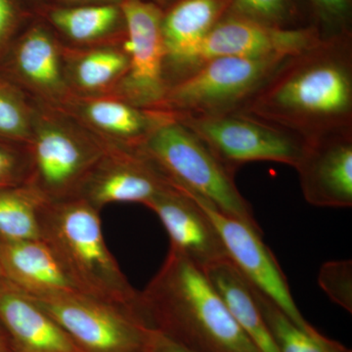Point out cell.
<instances>
[{
	"label": "cell",
	"mask_w": 352,
	"mask_h": 352,
	"mask_svg": "<svg viewBox=\"0 0 352 352\" xmlns=\"http://www.w3.org/2000/svg\"><path fill=\"white\" fill-rule=\"evenodd\" d=\"M239 112L305 139L352 127V34L287 58Z\"/></svg>",
	"instance_id": "6da1fadb"
},
{
	"label": "cell",
	"mask_w": 352,
	"mask_h": 352,
	"mask_svg": "<svg viewBox=\"0 0 352 352\" xmlns=\"http://www.w3.org/2000/svg\"><path fill=\"white\" fill-rule=\"evenodd\" d=\"M138 311L148 327L192 352H261L205 272L170 250L139 292Z\"/></svg>",
	"instance_id": "7a4b0ae2"
},
{
	"label": "cell",
	"mask_w": 352,
	"mask_h": 352,
	"mask_svg": "<svg viewBox=\"0 0 352 352\" xmlns=\"http://www.w3.org/2000/svg\"><path fill=\"white\" fill-rule=\"evenodd\" d=\"M99 212L82 198L45 201L41 212V239L83 294L138 312L139 292L108 249Z\"/></svg>",
	"instance_id": "3957f363"
},
{
	"label": "cell",
	"mask_w": 352,
	"mask_h": 352,
	"mask_svg": "<svg viewBox=\"0 0 352 352\" xmlns=\"http://www.w3.org/2000/svg\"><path fill=\"white\" fill-rule=\"evenodd\" d=\"M135 151L170 186L201 197L223 214L261 231L252 206L236 186L233 173L175 116L157 127Z\"/></svg>",
	"instance_id": "277c9868"
},
{
	"label": "cell",
	"mask_w": 352,
	"mask_h": 352,
	"mask_svg": "<svg viewBox=\"0 0 352 352\" xmlns=\"http://www.w3.org/2000/svg\"><path fill=\"white\" fill-rule=\"evenodd\" d=\"M27 184L47 201L76 198L109 146L60 107L36 102Z\"/></svg>",
	"instance_id": "5b68a950"
},
{
	"label": "cell",
	"mask_w": 352,
	"mask_h": 352,
	"mask_svg": "<svg viewBox=\"0 0 352 352\" xmlns=\"http://www.w3.org/2000/svg\"><path fill=\"white\" fill-rule=\"evenodd\" d=\"M287 58L206 60L168 88L159 110L175 117H210L238 112Z\"/></svg>",
	"instance_id": "8992f818"
},
{
	"label": "cell",
	"mask_w": 352,
	"mask_h": 352,
	"mask_svg": "<svg viewBox=\"0 0 352 352\" xmlns=\"http://www.w3.org/2000/svg\"><path fill=\"white\" fill-rule=\"evenodd\" d=\"M207 145L233 175L243 164L274 162L296 168L305 139L243 112L210 117H175Z\"/></svg>",
	"instance_id": "52a82bcc"
},
{
	"label": "cell",
	"mask_w": 352,
	"mask_h": 352,
	"mask_svg": "<svg viewBox=\"0 0 352 352\" xmlns=\"http://www.w3.org/2000/svg\"><path fill=\"white\" fill-rule=\"evenodd\" d=\"M30 298L82 352H147L150 327L131 308L82 293Z\"/></svg>",
	"instance_id": "ba28073f"
},
{
	"label": "cell",
	"mask_w": 352,
	"mask_h": 352,
	"mask_svg": "<svg viewBox=\"0 0 352 352\" xmlns=\"http://www.w3.org/2000/svg\"><path fill=\"white\" fill-rule=\"evenodd\" d=\"M120 7L126 20L124 45L129 67L112 95L139 107L159 110L168 89L164 72L163 9L149 0H122Z\"/></svg>",
	"instance_id": "9c48e42d"
},
{
	"label": "cell",
	"mask_w": 352,
	"mask_h": 352,
	"mask_svg": "<svg viewBox=\"0 0 352 352\" xmlns=\"http://www.w3.org/2000/svg\"><path fill=\"white\" fill-rule=\"evenodd\" d=\"M185 193V192H184ZM219 232L229 261L254 289L274 302L298 328L315 332L296 307L287 278L270 248L264 244L263 231L220 212L201 197L192 195Z\"/></svg>",
	"instance_id": "30bf717a"
},
{
	"label": "cell",
	"mask_w": 352,
	"mask_h": 352,
	"mask_svg": "<svg viewBox=\"0 0 352 352\" xmlns=\"http://www.w3.org/2000/svg\"><path fill=\"white\" fill-rule=\"evenodd\" d=\"M0 75L36 103L62 107L71 97L64 75L63 44L43 21L18 34L0 59Z\"/></svg>",
	"instance_id": "8fae6325"
},
{
	"label": "cell",
	"mask_w": 352,
	"mask_h": 352,
	"mask_svg": "<svg viewBox=\"0 0 352 352\" xmlns=\"http://www.w3.org/2000/svg\"><path fill=\"white\" fill-rule=\"evenodd\" d=\"M321 39L320 32L312 24L279 29L226 13L201 41L186 75L212 58L291 57Z\"/></svg>",
	"instance_id": "7c38bea8"
},
{
	"label": "cell",
	"mask_w": 352,
	"mask_h": 352,
	"mask_svg": "<svg viewBox=\"0 0 352 352\" xmlns=\"http://www.w3.org/2000/svg\"><path fill=\"white\" fill-rule=\"evenodd\" d=\"M296 170L303 197L320 208L352 206V127L305 139Z\"/></svg>",
	"instance_id": "4fadbf2b"
},
{
	"label": "cell",
	"mask_w": 352,
	"mask_h": 352,
	"mask_svg": "<svg viewBox=\"0 0 352 352\" xmlns=\"http://www.w3.org/2000/svg\"><path fill=\"white\" fill-rule=\"evenodd\" d=\"M168 187L173 186L138 151L109 147L76 198L98 210L113 203H138L147 207Z\"/></svg>",
	"instance_id": "5bb4252c"
},
{
	"label": "cell",
	"mask_w": 352,
	"mask_h": 352,
	"mask_svg": "<svg viewBox=\"0 0 352 352\" xmlns=\"http://www.w3.org/2000/svg\"><path fill=\"white\" fill-rule=\"evenodd\" d=\"M109 147L136 150L157 127L173 117L162 110L139 107L115 95L71 96L62 107Z\"/></svg>",
	"instance_id": "9a60e30c"
},
{
	"label": "cell",
	"mask_w": 352,
	"mask_h": 352,
	"mask_svg": "<svg viewBox=\"0 0 352 352\" xmlns=\"http://www.w3.org/2000/svg\"><path fill=\"white\" fill-rule=\"evenodd\" d=\"M161 220L170 251L185 256L201 270L229 259L217 228L186 193L168 187L147 206Z\"/></svg>",
	"instance_id": "2e32d148"
},
{
	"label": "cell",
	"mask_w": 352,
	"mask_h": 352,
	"mask_svg": "<svg viewBox=\"0 0 352 352\" xmlns=\"http://www.w3.org/2000/svg\"><path fill=\"white\" fill-rule=\"evenodd\" d=\"M230 1L175 0L164 9L162 32L166 87L186 75L201 41L228 12Z\"/></svg>",
	"instance_id": "e0dca14e"
},
{
	"label": "cell",
	"mask_w": 352,
	"mask_h": 352,
	"mask_svg": "<svg viewBox=\"0 0 352 352\" xmlns=\"http://www.w3.org/2000/svg\"><path fill=\"white\" fill-rule=\"evenodd\" d=\"M0 271L2 279L32 298L82 293L43 239H0Z\"/></svg>",
	"instance_id": "ac0fdd59"
},
{
	"label": "cell",
	"mask_w": 352,
	"mask_h": 352,
	"mask_svg": "<svg viewBox=\"0 0 352 352\" xmlns=\"http://www.w3.org/2000/svg\"><path fill=\"white\" fill-rule=\"evenodd\" d=\"M0 324L14 352H82L47 312L4 279H0Z\"/></svg>",
	"instance_id": "d6986e66"
},
{
	"label": "cell",
	"mask_w": 352,
	"mask_h": 352,
	"mask_svg": "<svg viewBox=\"0 0 352 352\" xmlns=\"http://www.w3.org/2000/svg\"><path fill=\"white\" fill-rule=\"evenodd\" d=\"M44 19L68 47L124 43L126 20L120 4L100 3L46 8Z\"/></svg>",
	"instance_id": "ffe728a7"
},
{
	"label": "cell",
	"mask_w": 352,
	"mask_h": 352,
	"mask_svg": "<svg viewBox=\"0 0 352 352\" xmlns=\"http://www.w3.org/2000/svg\"><path fill=\"white\" fill-rule=\"evenodd\" d=\"M124 43L82 48L63 45L65 80L71 96L91 98L113 94L129 67Z\"/></svg>",
	"instance_id": "44dd1931"
},
{
	"label": "cell",
	"mask_w": 352,
	"mask_h": 352,
	"mask_svg": "<svg viewBox=\"0 0 352 352\" xmlns=\"http://www.w3.org/2000/svg\"><path fill=\"white\" fill-rule=\"evenodd\" d=\"M234 319L261 352H280L259 309L252 286L229 259L204 270Z\"/></svg>",
	"instance_id": "7402d4cb"
},
{
	"label": "cell",
	"mask_w": 352,
	"mask_h": 352,
	"mask_svg": "<svg viewBox=\"0 0 352 352\" xmlns=\"http://www.w3.org/2000/svg\"><path fill=\"white\" fill-rule=\"evenodd\" d=\"M45 201L28 184L0 190V239H41V212Z\"/></svg>",
	"instance_id": "603a6c76"
},
{
	"label": "cell",
	"mask_w": 352,
	"mask_h": 352,
	"mask_svg": "<svg viewBox=\"0 0 352 352\" xmlns=\"http://www.w3.org/2000/svg\"><path fill=\"white\" fill-rule=\"evenodd\" d=\"M252 289L280 352H351L317 330L307 332L298 328L270 298L252 286Z\"/></svg>",
	"instance_id": "cb8c5ba5"
},
{
	"label": "cell",
	"mask_w": 352,
	"mask_h": 352,
	"mask_svg": "<svg viewBox=\"0 0 352 352\" xmlns=\"http://www.w3.org/2000/svg\"><path fill=\"white\" fill-rule=\"evenodd\" d=\"M36 102L0 75V140L29 144Z\"/></svg>",
	"instance_id": "d4e9b609"
},
{
	"label": "cell",
	"mask_w": 352,
	"mask_h": 352,
	"mask_svg": "<svg viewBox=\"0 0 352 352\" xmlns=\"http://www.w3.org/2000/svg\"><path fill=\"white\" fill-rule=\"evenodd\" d=\"M227 13L279 29L309 25L305 24L302 0H231Z\"/></svg>",
	"instance_id": "484cf974"
},
{
	"label": "cell",
	"mask_w": 352,
	"mask_h": 352,
	"mask_svg": "<svg viewBox=\"0 0 352 352\" xmlns=\"http://www.w3.org/2000/svg\"><path fill=\"white\" fill-rule=\"evenodd\" d=\"M322 38L352 34V0H305Z\"/></svg>",
	"instance_id": "4316f807"
},
{
	"label": "cell",
	"mask_w": 352,
	"mask_h": 352,
	"mask_svg": "<svg viewBox=\"0 0 352 352\" xmlns=\"http://www.w3.org/2000/svg\"><path fill=\"white\" fill-rule=\"evenodd\" d=\"M318 283L336 305L352 312V263L344 261H329L322 266Z\"/></svg>",
	"instance_id": "83f0119b"
},
{
	"label": "cell",
	"mask_w": 352,
	"mask_h": 352,
	"mask_svg": "<svg viewBox=\"0 0 352 352\" xmlns=\"http://www.w3.org/2000/svg\"><path fill=\"white\" fill-rule=\"evenodd\" d=\"M29 175L28 145L0 140V190L27 184Z\"/></svg>",
	"instance_id": "f1b7e54d"
},
{
	"label": "cell",
	"mask_w": 352,
	"mask_h": 352,
	"mask_svg": "<svg viewBox=\"0 0 352 352\" xmlns=\"http://www.w3.org/2000/svg\"><path fill=\"white\" fill-rule=\"evenodd\" d=\"M24 17L17 0H0V59L23 31Z\"/></svg>",
	"instance_id": "f546056e"
},
{
	"label": "cell",
	"mask_w": 352,
	"mask_h": 352,
	"mask_svg": "<svg viewBox=\"0 0 352 352\" xmlns=\"http://www.w3.org/2000/svg\"><path fill=\"white\" fill-rule=\"evenodd\" d=\"M147 352H192L184 347L179 346L157 332L154 329L150 328L149 337H148Z\"/></svg>",
	"instance_id": "4dcf8cb0"
},
{
	"label": "cell",
	"mask_w": 352,
	"mask_h": 352,
	"mask_svg": "<svg viewBox=\"0 0 352 352\" xmlns=\"http://www.w3.org/2000/svg\"><path fill=\"white\" fill-rule=\"evenodd\" d=\"M68 6H83V4L113 3L120 4L122 0H61Z\"/></svg>",
	"instance_id": "1f68e13d"
},
{
	"label": "cell",
	"mask_w": 352,
	"mask_h": 352,
	"mask_svg": "<svg viewBox=\"0 0 352 352\" xmlns=\"http://www.w3.org/2000/svg\"><path fill=\"white\" fill-rule=\"evenodd\" d=\"M0 352H14L10 340L1 324H0Z\"/></svg>",
	"instance_id": "d6a6232c"
},
{
	"label": "cell",
	"mask_w": 352,
	"mask_h": 352,
	"mask_svg": "<svg viewBox=\"0 0 352 352\" xmlns=\"http://www.w3.org/2000/svg\"><path fill=\"white\" fill-rule=\"evenodd\" d=\"M149 1L153 2V3L156 4V6H159L160 8L166 9V7L170 6L175 0H149Z\"/></svg>",
	"instance_id": "836d02e7"
},
{
	"label": "cell",
	"mask_w": 352,
	"mask_h": 352,
	"mask_svg": "<svg viewBox=\"0 0 352 352\" xmlns=\"http://www.w3.org/2000/svg\"><path fill=\"white\" fill-rule=\"evenodd\" d=\"M34 1H36V2H43V0H34Z\"/></svg>",
	"instance_id": "e575fe53"
},
{
	"label": "cell",
	"mask_w": 352,
	"mask_h": 352,
	"mask_svg": "<svg viewBox=\"0 0 352 352\" xmlns=\"http://www.w3.org/2000/svg\"><path fill=\"white\" fill-rule=\"evenodd\" d=\"M0 279H2V276H1V271H0Z\"/></svg>",
	"instance_id": "d590c367"
}]
</instances>
